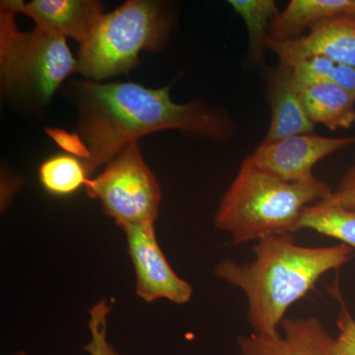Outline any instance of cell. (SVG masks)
<instances>
[{
  "mask_svg": "<svg viewBox=\"0 0 355 355\" xmlns=\"http://www.w3.org/2000/svg\"><path fill=\"white\" fill-rule=\"evenodd\" d=\"M355 137H327L315 133L261 141L248 157L261 169L291 183L315 178V166L334 153L354 146Z\"/></svg>",
  "mask_w": 355,
  "mask_h": 355,
  "instance_id": "ba28073f",
  "label": "cell"
},
{
  "mask_svg": "<svg viewBox=\"0 0 355 355\" xmlns=\"http://www.w3.org/2000/svg\"><path fill=\"white\" fill-rule=\"evenodd\" d=\"M333 295L340 303V310L338 313L336 326L338 335L334 343V355H355V319L349 312V308L343 301L338 286L334 287Z\"/></svg>",
  "mask_w": 355,
  "mask_h": 355,
  "instance_id": "ffe728a7",
  "label": "cell"
},
{
  "mask_svg": "<svg viewBox=\"0 0 355 355\" xmlns=\"http://www.w3.org/2000/svg\"><path fill=\"white\" fill-rule=\"evenodd\" d=\"M299 87L306 113L314 125L336 130L355 123V97L349 91L330 83H299Z\"/></svg>",
  "mask_w": 355,
  "mask_h": 355,
  "instance_id": "5bb4252c",
  "label": "cell"
},
{
  "mask_svg": "<svg viewBox=\"0 0 355 355\" xmlns=\"http://www.w3.org/2000/svg\"><path fill=\"white\" fill-rule=\"evenodd\" d=\"M13 11L0 12V79L6 94L36 104L51 101L65 79L78 72L67 39L42 31H20Z\"/></svg>",
  "mask_w": 355,
  "mask_h": 355,
  "instance_id": "5b68a950",
  "label": "cell"
},
{
  "mask_svg": "<svg viewBox=\"0 0 355 355\" xmlns=\"http://www.w3.org/2000/svg\"><path fill=\"white\" fill-rule=\"evenodd\" d=\"M88 172L81 159L69 154H60L44 161L40 166V181L53 196L72 195L83 186H87Z\"/></svg>",
  "mask_w": 355,
  "mask_h": 355,
  "instance_id": "e0dca14e",
  "label": "cell"
},
{
  "mask_svg": "<svg viewBox=\"0 0 355 355\" xmlns=\"http://www.w3.org/2000/svg\"><path fill=\"white\" fill-rule=\"evenodd\" d=\"M1 7L29 16L37 29L80 44L87 41L104 15V6L96 0H6Z\"/></svg>",
  "mask_w": 355,
  "mask_h": 355,
  "instance_id": "9c48e42d",
  "label": "cell"
},
{
  "mask_svg": "<svg viewBox=\"0 0 355 355\" xmlns=\"http://www.w3.org/2000/svg\"><path fill=\"white\" fill-rule=\"evenodd\" d=\"M169 9L153 0H128L104 13L94 31L80 44L78 72L101 81L128 73L139 64L141 51L162 50L172 28Z\"/></svg>",
  "mask_w": 355,
  "mask_h": 355,
  "instance_id": "277c9868",
  "label": "cell"
},
{
  "mask_svg": "<svg viewBox=\"0 0 355 355\" xmlns=\"http://www.w3.org/2000/svg\"><path fill=\"white\" fill-rule=\"evenodd\" d=\"M265 77L270 121L263 141L314 133L316 125L306 113L299 83L291 67L279 62L266 69Z\"/></svg>",
  "mask_w": 355,
  "mask_h": 355,
  "instance_id": "7c38bea8",
  "label": "cell"
},
{
  "mask_svg": "<svg viewBox=\"0 0 355 355\" xmlns=\"http://www.w3.org/2000/svg\"><path fill=\"white\" fill-rule=\"evenodd\" d=\"M303 229L333 238L355 251V210L343 209L328 200L318 202L303 211L299 230Z\"/></svg>",
  "mask_w": 355,
  "mask_h": 355,
  "instance_id": "2e32d148",
  "label": "cell"
},
{
  "mask_svg": "<svg viewBox=\"0 0 355 355\" xmlns=\"http://www.w3.org/2000/svg\"><path fill=\"white\" fill-rule=\"evenodd\" d=\"M17 355H27V354H17Z\"/></svg>",
  "mask_w": 355,
  "mask_h": 355,
  "instance_id": "603a6c76",
  "label": "cell"
},
{
  "mask_svg": "<svg viewBox=\"0 0 355 355\" xmlns=\"http://www.w3.org/2000/svg\"><path fill=\"white\" fill-rule=\"evenodd\" d=\"M46 132L58 146L67 151V154H72L80 158L83 162L88 158L87 147L77 133H69L62 130H53V128Z\"/></svg>",
  "mask_w": 355,
  "mask_h": 355,
  "instance_id": "7402d4cb",
  "label": "cell"
},
{
  "mask_svg": "<svg viewBox=\"0 0 355 355\" xmlns=\"http://www.w3.org/2000/svg\"><path fill=\"white\" fill-rule=\"evenodd\" d=\"M86 190L121 229L157 218L162 191L142 157L139 142L130 144L104 171L89 180Z\"/></svg>",
  "mask_w": 355,
  "mask_h": 355,
  "instance_id": "8992f818",
  "label": "cell"
},
{
  "mask_svg": "<svg viewBox=\"0 0 355 355\" xmlns=\"http://www.w3.org/2000/svg\"><path fill=\"white\" fill-rule=\"evenodd\" d=\"M252 250L253 261L240 263L227 259L217 265L216 275L244 293L253 333L266 336L279 333L289 308L305 297L326 273L349 263L354 253L340 243L301 246L292 234L261 238Z\"/></svg>",
  "mask_w": 355,
  "mask_h": 355,
  "instance_id": "7a4b0ae2",
  "label": "cell"
},
{
  "mask_svg": "<svg viewBox=\"0 0 355 355\" xmlns=\"http://www.w3.org/2000/svg\"><path fill=\"white\" fill-rule=\"evenodd\" d=\"M127 236L128 253L137 275L140 298L153 302L167 299L175 304H186L193 296V287L181 279L168 263L159 246L154 222H142L123 228Z\"/></svg>",
  "mask_w": 355,
  "mask_h": 355,
  "instance_id": "52a82bcc",
  "label": "cell"
},
{
  "mask_svg": "<svg viewBox=\"0 0 355 355\" xmlns=\"http://www.w3.org/2000/svg\"><path fill=\"white\" fill-rule=\"evenodd\" d=\"M70 83L69 94L78 111L77 135L87 147L84 164L89 175L150 133L179 130L216 142L228 141L234 135V121L225 109L200 99L177 104L170 96V85L151 89L135 83L88 79Z\"/></svg>",
  "mask_w": 355,
  "mask_h": 355,
  "instance_id": "6da1fadb",
  "label": "cell"
},
{
  "mask_svg": "<svg viewBox=\"0 0 355 355\" xmlns=\"http://www.w3.org/2000/svg\"><path fill=\"white\" fill-rule=\"evenodd\" d=\"M340 16L355 17V0H291L270 27V38H299L317 23Z\"/></svg>",
  "mask_w": 355,
  "mask_h": 355,
  "instance_id": "4fadbf2b",
  "label": "cell"
},
{
  "mask_svg": "<svg viewBox=\"0 0 355 355\" xmlns=\"http://www.w3.org/2000/svg\"><path fill=\"white\" fill-rule=\"evenodd\" d=\"M328 202L343 209L355 210V165L347 172L336 190L333 191Z\"/></svg>",
  "mask_w": 355,
  "mask_h": 355,
  "instance_id": "44dd1931",
  "label": "cell"
},
{
  "mask_svg": "<svg viewBox=\"0 0 355 355\" xmlns=\"http://www.w3.org/2000/svg\"><path fill=\"white\" fill-rule=\"evenodd\" d=\"M246 26L248 35V60L260 65L265 60L270 38V27L279 17L280 11L275 0H229Z\"/></svg>",
  "mask_w": 355,
  "mask_h": 355,
  "instance_id": "9a60e30c",
  "label": "cell"
},
{
  "mask_svg": "<svg viewBox=\"0 0 355 355\" xmlns=\"http://www.w3.org/2000/svg\"><path fill=\"white\" fill-rule=\"evenodd\" d=\"M333 190L315 177L291 183L244 159L224 193L216 214V226L235 244L259 241L268 236L292 234L306 207L328 200Z\"/></svg>",
  "mask_w": 355,
  "mask_h": 355,
  "instance_id": "3957f363",
  "label": "cell"
},
{
  "mask_svg": "<svg viewBox=\"0 0 355 355\" xmlns=\"http://www.w3.org/2000/svg\"><path fill=\"white\" fill-rule=\"evenodd\" d=\"M294 76L301 83H330L349 91L355 97V69L338 64L321 55H311L292 60Z\"/></svg>",
  "mask_w": 355,
  "mask_h": 355,
  "instance_id": "ac0fdd59",
  "label": "cell"
},
{
  "mask_svg": "<svg viewBox=\"0 0 355 355\" xmlns=\"http://www.w3.org/2000/svg\"><path fill=\"white\" fill-rule=\"evenodd\" d=\"M280 327L282 334L240 336L239 355H334L335 338L317 318H286Z\"/></svg>",
  "mask_w": 355,
  "mask_h": 355,
  "instance_id": "8fae6325",
  "label": "cell"
},
{
  "mask_svg": "<svg viewBox=\"0 0 355 355\" xmlns=\"http://www.w3.org/2000/svg\"><path fill=\"white\" fill-rule=\"evenodd\" d=\"M110 309L111 307L108 301L105 299H102L91 308L88 324L91 340L83 347L89 355H121L107 338Z\"/></svg>",
  "mask_w": 355,
  "mask_h": 355,
  "instance_id": "d6986e66",
  "label": "cell"
},
{
  "mask_svg": "<svg viewBox=\"0 0 355 355\" xmlns=\"http://www.w3.org/2000/svg\"><path fill=\"white\" fill-rule=\"evenodd\" d=\"M268 50L284 64L300 58L321 55L355 69V17L340 16L321 21L302 36L289 41L268 38Z\"/></svg>",
  "mask_w": 355,
  "mask_h": 355,
  "instance_id": "30bf717a",
  "label": "cell"
}]
</instances>
